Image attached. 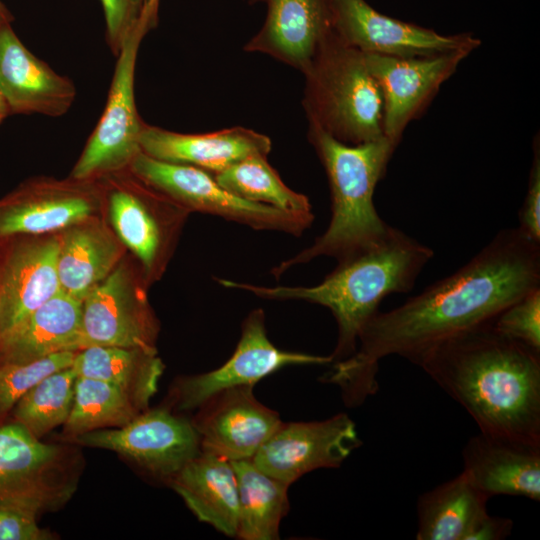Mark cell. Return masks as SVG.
<instances>
[{
	"label": "cell",
	"mask_w": 540,
	"mask_h": 540,
	"mask_svg": "<svg viewBox=\"0 0 540 540\" xmlns=\"http://www.w3.org/2000/svg\"><path fill=\"white\" fill-rule=\"evenodd\" d=\"M536 287L540 243L518 227L501 230L453 274L400 306L375 313L362 328L356 351L332 363L322 380L337 385L347 405L358 406L378 390L381 359L398 355L412 362L436 344L493 321Z\"/></svg>",
	"instance_id": "1"
},
{
	"label": "cell",
	"mask_w": 540,
	"mask_h": 540,
	"mask_svg": "<svg viewBox=\"0 0 540 540\" xmlns=\"http://www.w3.org/2000/svg\"><path fill=\"white\" fill-rule=\"evenodd\" d=\"M492 322L436 344L412 363L480 432L540 445V350L503 335Z\"/></svg>",
	"instance_id": "2"
},
{
	"label": "cell",
	"mask_w": 540,
	"mask_h": 540,
	"mask_svg": "<svg viewBox=\"0 0 540 540\" xmlns=\"http://www.w3.org/2000/svg\"><path fill=\"white\" fill-rule=\"evenodd\" d=\"M431 248L393 228L378 245L337 266L314 286H260L225 278L224 288L249 292L267 300H301L328 308L338 326L332 363L351 356L359 334L378 312L381 301L393 293H407L431 260Z\"/></svg>",
	"instance_id": "3"
},
{
	"label": "cell",
	"mask_w": 540,
	"mask_h": 540,
	"mask_svg": "<svg viewBox=\"0 0 540 540\" xmlns=\"http://www.w3.org/2000/svg\"><path fill=\"white\" fill-rule=\"evenodd\" d=\"M307 136L328 179L331 219L310 246L272 268L276 279L321 256L348 260L381 243L393 229L379 216L373 196L396 146L385 137L344 144L311 123Z\"/></svg>",
	"instance_id": "4"
},
{
	"label": "cell",
	"mask_w": 540,
	"mask_h": 540,
	"mask_svg": "<svg viewBox=\"0 0 540 540\" xmlns=\"http://www.w3.org/2000/svg\"><path fill=\"white\" fill-rule=\"evenodd\" d=\"M301 73L308 123L348 145L384 137L382 94L363 52L331 31Z\"/></svg>",
	"instance_id": "5"
},
{
	"label": "cell",
	"mask_w": 540,
	"mask_h": 540,
	"mask_svg": "<svg viewBox=\"0 0 540 540\" xmlns=\"http://www.w3.org/2000/svg\"><path fill=\"white\" fill-rule=\"evenodd\" d=\"M100 181L105 218L150 286L164 274L190 212L128 170Z\"/></svg>",
	"instance_id": "6"
},
{
	"label": "cell",
	"mask_w": 540,
	"mask_h": 540,
	"mask_svg": "<svg viewBox=\"0 0 540 540\" xmlns=\"http://www.w3.org/2000/svg\"><path fill=\"white\" fill-rule=\"evenodd\" d=\"M128 171L181 207L239 223L255 230L300 236L314 220L313 212H289L245 200L222 187L202 169L154 159L141 152Z\"/></svg>",
	"instance_id": "7"
},
{
	"label": "cell",
	"mask_w": 540,
	"mask_h": 540,
	"mask_svg": "<svg viewBox=\"0 0 540 540\" xmlns=\"http://www.w3.org/2000/svg\"><path fill=\"white\" fill-rule=\"evenodd\" d=\"M148 287L138 263L126 254L82 300L81 349H157L160 325L148 301Z\"/></svg>",
	"instance_id": "8"
},
{
	"label": "cell",
	"mask_w": 540,
	"mask_h": 540,
	"mask_svg": "<svg viewBox=\"0 0 540 540\" xmlns=\"http://www.w3.org/2000/svg\"><path fill=\"white\" fill-rule=\"evenodd\" d=\"M150 30L140 27L119 53L103 113L75 163L70 177L100 180L127 171L142 152L140 137L145 122L135 101V67L140 43Z\"/></svg>",
	"instance_id": "9"
},
{
	"label": "cell",
	"mask_w": 540,
	"mask_h": 540,
	"mask_svg": "<svg viewBox=\"0 0 540 540\" xmlns=\"http://www.w3.org/2000/svg\"><path fill=\"white\" fill-rule=\"evenodd\" d=\"M67 442L115 452L168 482L201 452L192 421L169 407L147 409L122 427L86 432Z\"/></svg>",
	"instance_id": "10"
},
{
	"label": "cell",
	"mask_w": 540,
	"mask_h": 540,
	"mask_svg": "<svg viewBox=\"0 0 540 540\" xmlns=\"http://www.w3.org/2000/svg\"><path fill=\"white\" fill-rule=\"evenodd\" d=\"M331 356L284 351L268 338L263 309L252 310L241 326V336L231 357L220 367L178 378L169 403L179 412L193 411L225 389L254 386L261 379L289 365H323Z\"/></svg>",
	"instance_id": "11"
},
{
	"label": "cell",
	"mask_w": 540,
	"mask_h": 540,
	"mask_svg": "<svg viewBox=\"0 0 540 540\" xmlns=\"http://www.w3.org/2000/svg\"><path fill=\"white\" fill-rule=\"evenodd\" d=\"M103 214L104 190L100 180L35 177L0 199V239L55 234Z\"/></svg>",
	"instance_id": "12"
},
{
	"label": "cell",
	"mask_w": 540,
	"mask_h": 540,
	"mask_svg": "<svg viewBox=\"0 0 540 540\" xmlns=\"http://www.w3.org/2000/svg\"><path fill=\"white\" fill-rule=\"evenodd\" d=\"M332 31L363 53L416 57L457 50L472 52L481 41L470 33L439 34L387 16L366 0H330Z\"/></svg>",
	"instance_id": "13"
},
{
	"label": "cell",
	"mask_w": 540,
	"mask_h": 540,
	"mask_svg": "<svg viewBox=\"0 0 540 540\" xmlns=\"http://www.w3.org/2000/svg\"><path fill=\"white\" fill-rule=\"evenodd\" d=\"M470 53L457 50L416 57L364 53L382 94L384 137L397 147L409 123L423 114Z\"/></svg>",
	"instance_id": "14"
},
{
	"label": "cell",
	"mask_w": 540,
	"mask_h": 540,
	"mask_svg": "<svg viewBox=\"0 0 540 540\" xmlns=\"http://www.w3.org/2000/svg\"><path fill=\"white\" fill-rule=\"evenodd\" d=\"M361 445L354 421L340 413L311 422L281 423L251 459L289 485L319 468H336Z\"/></svg>",
	"instance_id": "15"
},
{
	"label": "cell",
	"mask_w": 540,
	"mask_h": 540,
	"mask_svg": "<svg viewBox=\"0 0 540 540\" xmlns=\"http://www.w3.org/2000/svg\"><path fill=\"white\" fill-rule=\"evenodd\" d=\"M57 234L0 239V337L61 292Z\"/></svg>",
	"instance_id": "16"
},
{
	"label": "cell",
	"mask_w": 540,
	"mask_h": 540,
	"mask_svg": "<svg viewBox=\"0 0 540 540\" xmlns=\"http://www.w3.org/2000/svg\"><path fill=\"white\" fill-rule=\"evenodd\" d=\"M253 387L225 389L196 409L191 421L201 451L229 461L252 459L281 425L279 414L257 400Z\"/></svg>",
	"instance_id": "17"
},
{
	"label": "cell",
	"mask_w": 540,
	"mask_h": 540,
	"mask_svg": "<svg viewBox=\"0 0 540 540\" xmlns=\"http://www.w3.org/2000/svg\"><path fill=\"white\" fill-rule=\"evenodd\" d=\"M0 91L10 113L60 117L76 97L74 83L33 55L11 23H0Z\"/></svg>",
	"instance_id": "18"
},
{
	"label": "cell",
	"mask_w": 540,
	"mask_h": 540,
	"mask_svg": "<svg viewBox=\"0 0 540 540\" xmlns=\"http://www.w3.org/2000/svg\"><path fill=\"white\" fill-rule=\"evenodd\" d=\"M463 473L488 498L540 500V445L480 432L462 450Z\"/></svg>",
	"instance_id": "19"
},
{
	"label": "cell",
	"mask_w": 540,
	"mask_h": 540,
	"mask_svg": "<svg viewBox=\"0 0 540 540\" xmlns=\"http://www.w3.org/2000/svg\"><path fill=\"white\" fill-rule=\"evenodd\" d=\"M264 3L265 21L244 50L262 53L300 72L332 31L330 0H248Z\"/></svg>",
	"instance_id": "20"
},
{
	"label": "cell",
	"mask_w": 540,
	"mask_h": 540,
	"mask_svg": "<svg viewBox=\"0 0 540 540\" xmlns=\"http://www.w3.org/2000/svg\"><path fill=\"white\" fill-rule=\"evenodd\" d=\"M141 151L157 160L185 164L212 175L251 156L269 155V137L235 126L210 133L185 134L144 124Z\"/></svg>",
	"instance_id": "21"
},
{
	"label": "cell",
	"mask_w": 540,
	"mask_h": 540,
	"mask_svg": "<svg viewBox=\"0 0 540 540\" xmlns=\"http://www.w3.org/2000/svg\"><path fill=\"white\" fill-rule=\"evenodd\" d=\"M56 234L61 292L80 302L127 254L104 214L81 220Z\"/></svg>",
	"instance_id": "22"
},
{
	"label": "cell",
	"mask_w": 540,
	"mask_h": 540,
	"mask_svg": "<svg viewBox=\"0 0 540 540\" xmlns=\"http://www.w3.org/2000/svg\"><path fill=\"white\" fill-rule=\"evenodd\" d=\"M82 302L60 292L0 337V365L81 349Z\"/></svg>",
	"instance_id": "23"
},
{
	"label": "cell",
	"mask_w": 540,
	"mask_h": 540,
	"mask_svg": "<svg viewBox=\"0 0 540 540\" xmlns=\"http://www.w3.org/2000/svg\"><path fill=\"white\" fill-rule=\"evenodd\" d=\"M169 484L199 521L227 536H236L238 487L231 461L201 451Z\"/></svg>",
	"instance_id": "24"
},
{
	"label": "cell",
	"mask_w": 540,
	"mask_h": 540,
	"mask_svg": "<svg viewBox=\"0 0 540 540\" xmlns=\"http://www.w3.org/2000/svg\"><path fill=\"white\" fill-rule=\"evenodd\" d=\"M78 376L106 381L124 392L141 411L156 394L165 365L157 349L89 346L75 353Z\"/></svg>",
	"instance_id": "25"
},
{
	"label": "cell",
	"mask_w": 540,
	"mask_h": 540,
	"mask_svg": "<svg viewBox=\"0 0 540 540\" xmlns=\"http://www.w3.org/2000/svg\"><path fill=\"white\" fill-rule=\"evenodd\" d=\"M489 498L461 472L417 500V540H469Z\"/></svg>",
	"instance_id": "26"
},
{
	"label": "cell",
	"mask_w": 540,
	"mask_h": 540,
	"mask_svg": "<svg viewBox=\"0 0 540 540\" xmlns=\"http://www.w3.org/2000/svg\"><path fill=\"white\" fill-rule=\"evenodd\" d=\"M231 463L238 487L236 536L243 540L279 538L281 520L289 509V485L259 469L251 459Z\"/></svg>",
	"instance_id": "27"
},
{
	"label": "cell",
	"mask_w": 540,
	"mask_h": 540,
	"mask_svg": "<svg viewBox=\"0 0 540 540\" xmlns=\"http://www.w3.org/2000/svg\"><path fill=\"white\" fill-rule=\"evenodd\" d=\"M141 411L116 386L95 378L77 376L74 400L63 434L66 440L77 435L126 425Z\"/></svg>",
	"instance_id": "28"
},
{
	"label": "cell",
	"mask_w": 540,
	"mask_h": 540,
	"mask_svg": "<svg viewBox=\"0 0 540 540\" xmlns=\"http://www.w3.org/2000/svg\"><path fill=\"white\" fill-rule=\"evenodd\" d=\"M233 194L289 212H312L308 197L289 188L269 164L267 156H251L213 175Z\"/></svg>",
	"instance_id": "29"
},
{
	"label": "cell",
	"mask_w": 540,
	"mask_h": 540,
	"mask_svg": "<svg viewBox=\"0 0 540 540\" xmlns=\"http://www.w3.org/2000/svg\"><path fill=\"white\" fill-rule=\"evenodd\" d=\"M77 376L70 366L43 378L16 403L10 421L38 439L64 425L72 409Z\"/></svg>",
	"instance_id": "30"
},
{
	"label": "cell",
	"mask_w": 540,
	"mask_h": 540,
	"mask_svg": "<svg viewBox=\"0 0 540 540\" xmlns=\"http://www.w3.org/2000/svg\"><path fill=\"white\" fill-rule=\"evenodd\" d=\"M76 352L64 351L27 363L0 365V425L16 403L46 376L70 367Z\"/></svg>",
	"instance_id": "31"
},
{
	"label": "cell",
	"mask_w": 540,
	"mask_h": 540,
	"mask_svg": "<svg viewBox=\"0 0 540 540\" xmlns=\"http://www.w3.org/2000/svg\"><path fill=\"white\" fill-rule=\"evenodd\" d=\"M492 323L503 335L540 350V287L511 303Z\"/></svg>",
	"instance_id": "32"
},
{
	"label": "cell",
	"mask_w": 540,
	"mask_h": 540,
	"mask_svg": "<svg viewBox=\"0 0 540 540\" xmlns=\"http://www.w3.org/2000/svg\"><path fill=\"white\" fill-rule=\"evenodd\" d=\"M105 17L106 41L116 56L138 28L156 27L148 13V0H99Z\"/></svg>",
	"instance_id": "33"
},
{
	"label": "cell",
	"mask_w": 540,
	"mask_h": 540,
	"mask_svg": "<svg viewBox=\"0 0 540 540\" xmlns=\"http://www.w3.org/2000/svg\"><path fill=\"white\" fill-rule=\"evenodd\" d=\"M518 229L532 241L540 243V145L538 134L533 141V161L527 193L519 211Z\"/></svg>",
	"instance_id": "34"
},
{
	"label": "cell",
	"mask_w": 540,
	"mask_h": 540,
	"mask_svg": "<svg viewBox=\"0 0 540 540\" xmlns=\"http://www.w3.org/2000/svg\"><path fill=\"white\" fill-rule=\"evenodd\" d=\"M37 516L0 508V540H51L53 534L38 525Z\"/></svg>",
	"instance_id": "35"
},
{
	"label": "cell",
	"mask_w": 540,
	"mask_h": 540,
	"mask_svg": "<svg viewBox=\"0 0 540 540\" xmlns=\"http://www.w3.org/2000/svg\"><path fill=\"white\" fill-rule=\"evenodd\" d=\"M512 529L511 519L487 513L472 531L469 540H502L511 534Z\"/></svg>",
	"instance_id": "36"
},
{
	"label": "cell",
	"mask_w": 540,
	"mask_h": 540,
	"mask_svg": "<svg viewBox=\"0 0 540 540\" xmlns=\"http://www.w3.org/2000/svg\"><path fill=\"white\" fill-rule=\"evenodd\" d=\"M160 0H148V13L153 21L158 22V9Z\"/></svg>",
	"instance_id": "37"
},
{
	"label": "cell",
	"mask_w": 540,
	"mask_h": 540,
	"mask_svg": "<svg viewBox=\"0 0 540 540\" xmlns=\"http://www.w3.org/2000/svg\"><path fill=\"white\" fill-rule=\"evenodd\" d=\"M13 16L11 12L6 8L4 3L0 0V23H11Z\"/></svg>",
	"instance_id": "38"
},
{
	"label": "cell",
	"mask_w": 540,
	"mask_h": 540,
	"mask_svg": "<svg viewBox=\"0 0 540 540\" xmlns=\"http://www.w3.org/2000/svg\"><path fill=\"white\" fill-rule=\"evenodd\" d=\"M10 114L9 106L0 91V124L4 121V119Z\"/></svg>",
	"instance_id": "39"
}]
</instances>
